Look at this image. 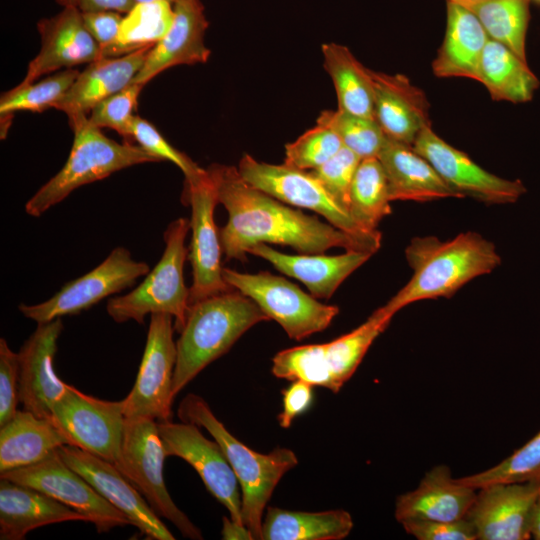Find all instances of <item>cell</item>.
<instances>
[{
	"mask_svg": "<svg viewBox=\"0 0 540 540\" xmlns=\"http://www.w3.org/2000/svg\"><path fill=\"white\" fill-rule=\"evenodd\" d=\"M206 170L218 203L228 213L219 230L227 260L246 261L248 249L259 243L290 246L300 254H320L334 247L375 254L381 246V240L349 234L253 187L234 166L211 164Z\"/></svg>",
	"mask_w": 540,
	"mask_h": 540,
	"instance_id": "obj_1",
	"label": "cell"
},
{
	"mask_svg": "<svg viewBox=\"0 0 540 540\" xmlns=\"http://www.w3.org/2000/svg\"><path fill=\"white\" fill-rule=\"evenodd\" d=\"M405 257L413 274L383 305L392 315L420 300L449 298L501 264L495 244L473 231L447 241L434 236L414 237L405 249Z\"/></svg>",
	"mask_w": 540,
	"mask_h": 540,
	"instance_id": "obj_2",
	"label": "cell"
},
{
	"mask_svg": "<svg viewBox=\"0 0 540 540\" xmlns=\"http://www.w3.org/2000/svg\"><path fill=\"white\" fill-rule=\"evenodd\" d=\"M267 320L251 298L235 289L190 305L176 342L174 397L210 363L227 353L248 329Z\"/></svg>",
	"mask_w": 540,
	"mask_h": 540,
	"instance_id": "obj_3",
	"label": "cell"
},
{
	"mask_svg": "<svg viewBox=\"0 0 540 540\" xmlns=\"http://www.w3.org/2000/svg\"><path fill=\"white\" fill-rule=\"evenodd\" d=\"M177 413L181 421L204 427L221 446L241 488L243 523L253 539L261 540L268 502L281 478L298 464L297 456L283 447L267 454L252 450L234 437L196 394L186 395Z\"/></svg>",
	"mask_w": 540,
	"mask_h": 540,
	"instance_id": "obj_4",
	"label": "cell"
},
{
	"mask_svg": "<svg viewBox=\"0 0 540 540\" xmlns=\"http://www.w3.org/2000/svg\"><path fill=\"white\" fill-rule=\"evenodd\" d=\"M74 140L61 168L26 203V213L39 217L77 188L102 180L122 169L161 160L129 142L118 143L93 126L88 116L69 121Z\"/></svg>",
	"mask_w": 540,
	"mask_h": 540,
	"instance_id": "obj_5",
	"label": "cell"
},
{
	"mask_svg": "<svg viewBox=\"0 0 540 540\" xmlns=\"http://www.w3.org/2000/svg\"><path fill=\"white\" fill-rule=\"evenodd\" d=\"M189 230L190 220L183 217L167 226L163 234L165 249L155 267L131 292L108 300L106 310L115 322L133 320L143 324L147 315L164 313L173 317L178 333L182 330L190 307L189 288L183 276Z\"/></svg>",
	"mask_w": 540,
	"mask_h": 540,
	"instance_id": "obj_6",
	"label": "cell"
},
{
	"mask_svg": "<svg viewBox=\"0 0 540 540\" xmlns=\"http://www.w3.org/2000/svg\"><path fill=\"white\" fill-rule=\"evenodd\" d=\"M393 316L382 306L363 324L335 340L279 351L272 359L271 371L277 378L301 380L337 393L352 377Z\"/></svg>",
	"mask_w": 540,
	"mask_h": 540,
	"instance_id": "obj_7",
	"label": "cell"
},
{
	"mask_svg": "<svg viewBox=\"0 0 540 540\" xmlns=\"http://www.w3.org/2000/svg\"><path fill=\"white\" fill-rule=\"evenodd\" d=\"M165 458L157 421L125 417L119 455L113 464L160 518L172 522L186 538L203 539L200 529L177 507L166 488Z\"/></svg>",
	"mask_w": 540,
	"mask_h": 540,
	"instance_id": "obj_8",
	"label": "cell"
},
{
	"mask_svg": "<svg viewBox=\"0 0 540 540\" xmlns=\"http://www.w3.org/2000/svg\"><path fill=\"white\" fill-rule=\"evenodd\" d=\"M223 278L297 341L325 330L339 313L337 306L321 303L286 278L267 271L249 274L223 268Z\"/></svg>",
	"mask_w": 540,
	"mask_h": 540,
	"instance_id": "obj_9",
	"label": "cell"
},
{
	"mask_svg": "<svg viewBox=\"0 0 540 540\" xmlns=\"http://www.w3.org/2000/svg\"><path fill=\"white\" fill-rule=\"evenodd\" d=\"M241 177L253 187L290 206L306 208L323 216L328 223L349 234L382 240L379 231L362 229L352 216L340 207L310 171L285 163L260 162L244 154L237 167Z\"/></svg>",
	"mask_w": 540,
	"mask_h": 540,
	"instance_id": "obj_10",
	"label": "cell"
},
{
	"mask_svg": "<svg viewBox=\"0 0 540 540\" xmlns=\"http://www.w3.org/2000/svg\"><path fill=\"white\" fill-rule=\"evenodd\" d=\"M174 319L169 314L150 315L145 348L135 383L123 399L125 417L171 420L173 377L177 360Z\"/></svg>",
	"mask_w": 540,
	"mask_h": 540,
	"instance_id": "obj_11",
	"label": "cell"
},
{
	"mask_svg": "<svg viewBox=\"0 0 540 540\" xmlns=\"http://www.w3.org/2000/svg\"><path fill=\"white\" fill-rule=\"evenodd\" d=\"M150 271L143 261H136L124 247L114 248L95 268L67 282L50 299L34 304H20L19 311L37 324L90 309L104 298L132 287Z\"/></svg>",
	"mask_w": 540,
	"mask_h": 540,
	"instance_id": "obj_12",
	"label": "cell"
},
{
	"mask_svg": "<svg viewBox=\"0 0 540 540\" xmlns=\"http://www.w3.org/2000/svg\"><path fill=\"white\" fill-rule=\"evenodd\" d=\"M186 199L191 207L192 232L187 256L193 274V283L189 288L190 306L234 288L223 278V250L214 220V210L218 204L217 192L206 169L186 179Z\"/></svg>",
	"mask_w": 540,
	"mask_h": 540,
	"instance_id": "obj_13",
	"label": "cell"
},
{
	"mask_svg": "<svg viewBox=\"0 0 540 540\" xmlns=\"http://www.w3.org/2000/svg\"><path fill=\"white\" fill-rule=\"evenodd\" d=\"M52 420L69 445L114 463L119 455L125 414L123 400L87 395L68 384L52 409Z\"/></svg>",
	"mask_w": 540,
	"mask_h": 540,
	"instance_id": "obj_14",
	"label": "cell"
},
{
	"mask_svg": "<svg viewBox=\"0 0 540 540\" xmlns=\"http://www.w3.org/2000/svg\"><path fill=\"white\" fill-rule=\"evenodd\" d=\"M0 478L49 495L85 516L98 533L131 525L127 516L103 498L57 451L33 465L0 473Z\"/></svg>",
	"mask_w": 540,
	"mask_h": 540,
	"instance_id": "obj_15",
	"label": "cell"
},
{
	"mask_svg": "<svg viewBox=\"0 0 540 540\" xmlns=\"http://www.w3.org/2000/svg\"><path fill=\"white\" fill-rule=\"evenodd\" d=\"M157 426L166 457H179L190 464L229 517L243 523L241 488L219 443L206 438L193 423L168 420L157 421Z\"/></svg>",
	"mask_w": 540,
	"mask_h": 540,
	"instance_id": "obj_16",
	"label": "cell"
},
{
	"mask_svg": "<svg viewBox=\"0 0 540 540\" xmlns=\"http://www.w3.org/2000/svg\"><path fill=\"white\" fill-rule=\"evenodd\" d=\"M413 148L461 198L468 196L487 204H508L516 202L526 192L520 180L504 179L486 171L467 154L445 142L431 126L421 131Z\"/></svg>",
	"mask_w": 540,
	"mask_h": 540,
	"instance_id": "obj_17",
	"label": "cell"
},
{
	"mask_svg": "<svg viewBox=\"0 0 540 540\" xmlns=\"http://www.w3.org/2000/svg\"><path fill=\"white\" fill-rule=\"evenodd\" d=\"M540 480L493 483L477 489L466 518L477 540H527Z\"/></svg>",
	"mask_w": 540,
	"mask_h": 540,
	"instance_id": "obj_18",
	"label": "cell"
},
{
	"mask_svg": "<svg viewBox=\"0 0 540 540\" xmlns=\"http://www.w3.org/2000/svg\"><path fill=\"white\" fill-rule=\"evenodd\" d=\"M57 452L103 498L125 514L131 525L147 538L154 540L175 539L141 493L113 463L72 445H63Z\"/></svg>",
	"mask_w": 540,
	"mask_h": 540,
	"instance_id": "obj_19",
	"label": "cell"
},
{
	"mask_svg": "<svg viewBox=\"0 0 540 540\" xmlns=\"http://www.w3.org/2000/svg\"><path fill=\"white\" fill-rule=\"evenodd\" d=\"M63 330L61 318L38 324L21 346L19 356V402L38 417L52 419L55 403L68 384L55 373L54 357Z\"/></svg>",
	"mask_w": 540,
	"mask_h": 540,
	"instance_id": "obj_20",
	"label": "cell"
},
{
	"mask_svg": "<svg viewBox=\"0 0 540 540\" xmlns=\"http://www.w3.org/2000/svg\"><path fill=\"white\" fill-rule=\"evenodd\" d=\"M37 30L41 48L28 64L19 84H30L59 69H70L101 58L100 47L87 31L82 13L76 8L64 7L58 14L41 19Z\"/></svg>",
	"mask_w": 540,
	"mask_h": 540,
	"instance_id": "obj_21",
	"label": "cell"
},
{
	"mask_svg": "<svg viewBox=\"0 0 540 540\" xmlns=\"http://www.w3.org/2000/svg\"><path fill=\"white\" fill-rule=\"evenodd\" d=\"M174 20L168 33L149 51L133 83L145 85L168 68L207 62L211 50L205 44L209 26L200 0L173 3Z\"/></svg>",
	"mask_w": 540,
	"mask_h": 540,
	"instance_id": "obj_22",
	"label": "cell"
},
{
	"mask_svg": "<svg viewBox=\"0 0 540 540\" xmlns=\"http://www.w3.org/2000/svg\"><path fill=\"white\" fill-rule=\"evenodd\" d=\"M477 489L454 479L447 465H437L425 473L419 485L397 497L395 518L409 520L457 521L466 518Z\"/></svg>",
	"mask_w": 540,
	"mask_h": 540,
	"instance_id": "obj_23",
	"label": "cell"
},
{
	"mask_svg": "<svg viewBox=\"0 0 540 540\" xmlns=\"http://www.w3.org/2000/svg\"><path fill=\"white\" fill-rule=\"evenodd\" d=\"M374 118L385 135L413 146L421 131L431 126L424 92L401 74L372 70Z\"/></svg>",
	"mask_w": 540,
	"mask_h": 540,
	"instance_id": "obj_24",
	"label": "cell"
},
{
	"mask_svg": "<svg viewBox=\"0 0 540 540\" xmlns=\"http://www.w3.org/2000/svg\"><path fill=\"white\" fill-rule=\"evenodd\" d=\"M152 47L89 63L53 108L64 112L68 121L87 116L103 100L132 83Z\"/></svg>",
	"mask_w": 540,
	"mask_h": 540,
	"instance_id": "obj_25",
	"label": "cell"
},
{
	"mask_svg": "<svg viewBox=\"0 0 540 540\" xmlns=\"http://www.w3.org/2000/svg\"><path fill=\"white\" fill-rule=\"evenodd\" d=\"M270 262L281 273L301 281L315 298H330L341 283L373 254L347 250L340 255L285 254L259 243L247 251Z\"/></svg>",
	"mask_w": 540,
	"mask_h": 540,
	"instance_id": "obj_26",
	"label": "cell"
},
{
	"mask_svg": "<svg viewBox=\"0 0 540 540\" xmlns=\"http://www.w3.org/2000/svg\"><path fill=\"white\" fill-rule=\"evenodd\" d=\"M377 158L386 175L391 201L461 198L413 146L387 137Z\"/></svg>",
	"mask_w": 540,
	"mask_h": 540,
	"instance_id": "obj_27",
	"label": "cell"
},
{
	"mask_svg": "<svg viewBox=\"0 0 540 540\" xmlns=\"http://www.w3.org/2000/svg\"><path fill=\"white\" fill-rule=\"evenodd\" d=\"M85 516L32 487L0 478V539L23 540L39 527Z\"/></svg>",
	"mask_w": 540,
	"mask_h": 540,
	"instance_id": "obj_28",
	"label": "cell"
},
{
	"mask_svg": "<svg viewBox=\"0 0 540 540\" xmlns=\"http://www.w3.org/2000/svg\"><path fill=\"white\" fill-rule=\"evenodd\" d=\"M488 39L473 12L447 1L444 40L432 62L434 75L478 80L480 60Z\"/></svg>",
	"mask_w": 540,
	"mask_h": 540,
	"instance_id": "obj_29",
	"label": "cell"
},
{
	"mask_svg": "<svg viewBox=\"0 0 540 540\" xmlns=\"http://www.w3.org/2000/svg\"><path fill=\"white\" fill-rule=\"evenodd\" d=\"M63 445L69 442L52 419L18 410L0 427V473L38 463Z\"/></svg>",
	"mask_w": 540,
	"mask_h": 540,
	"instance_id": "obj_30",
	"label": "cell"
},
{
	"mask_svg": "<svg viewBox=\"0 0 540 540\" xmlns=\"http://www.w3.org/2000/svg\"><path fill=\"white\" fill-rule=\"evenodd\" d=\"M496 101L524 103L533 98L539 80L507 46L488 39L480 60L478 80Z\"/></svg>",
	"mask_w": 540,
	"mask_h": 540,
	"instance_id": "obj_31",
	"label": "cell"
},
{
	"mask_svg": "<svg viewBox=\"0 0 540 540\" xmlns=\"http://www.w3.org/2000/svg\"><path fill=\"white\" fill-rule=\"evenodd\" d=\"M353 525L345 510L306 512L267 506L261 540H342Z\"/></svg>",
	"mask_w": 540,
	"mask_h": 540,
	"instance_id": "obj_32",
	"label": "cell"
},
{
	"mask_svg": "<svg viewBox=\"0 0 540 540\" xmlns=\"http://www.w3.org/2000/svg\"><path fill=\"white\" fill-rule=\"evenodd\" d=\"M323 65L335 87L338 109L374 118L372 70L363 66L344 45L324 43Z\"/></svg>",
	"mask_w": 540,
	"mask_h": 540,
	"instance_id": "obj_33",
	"label": "cell"
},
{
	"mask_svg": "<svg viewBox=\"0 0 540 540\" xmlns=\"http://www.w3.org/2000/svg\"><path fill=\"white\" fill-rule=\"evenodd\" d=\"M173 3L167 0L139 2L123 17L113 43L101 50V57H117L154 46L170 30Z\"/></svg>",
	"mask_w": 540,
	"mask_h": 540,
	"instance_id": "obj_34",
	"label": "cell"
},
{
	"mask_svg": "<svg viewBox=\"0 0 540 540\" xmlns=\"http://www.w3.org/2000/svg\"><path fill=\"white\" fill-rule=\"evenodd\" d=\"M390 202L386 175L379 159H362L350 190V215L362 229L375 232L381 220L392 213Z\"/></svg>",
	"mask_w": 540,
	"mask_h": 540,
	"instance_id": "obj_35",
	"label": "cell"
},
{
	"mask_svg": "<svg viewBox=\"0 0 540 540\" xmlns=\"http://www.w3.org/2000/svg\"><path fill=\"white\" fill-rule=\"evenodd\" d=\"M531 0H485L467 9L473 12L488 37L526 59V34Z\"/></svg>",
	"mask_w": 540,
	"mask_h": 540,
	"instance_id": "obj_36",
	"label": "cell"
},
{
	"mask_svg": "<svg viewBox=\"0 0 540 540\" xmlns=\"http://www.w3.org/2000/svg\"><path fill=\"white\" fill-rule=\"evenodd\" d=\"M79 71L64 69L38 82L18 84L6 91L0 98L1 139H4L16 112H43L53 108L55 103L73 84Z\"/></svg>",
	"mask_w": 540,
	"mask_h": 540,
	"instance_id": "obj_37",
	"label": "cell"
},
{
	"mask_svg": "<svg viewBox=\"0 0 540 540\" xmlns=\"http://www.w3.org/2000/svg\"><path fill=\"white\" fill-rule=\"evenodd\" d=\"M316 123L332 129L344 147L361 159L378 157L387 136L375 118L353 115L342 110H323Z\"/></svg>",
	"mask_w": 540,
	"mask_h": 540,
	"instance_id": "obj_38",
	"label": "cell"
},
{
	"mask_svg": "<svg viewBox=\"0 0 540 540\" xmlns=\"http://www.w3.org/2000/svg\"><path fill=\"white\" fill-rule=\"evenodd\" d=\"M457 479L475 489L493 483L540 480V430L498 464Z\"/></svg>",
	"mask_w": 540,
	"mask_h": 540,
	"instance_id": "obj_39",
	"label": "cell"
},
{
	"mask_svg": "<svg viewBox=\"0 0 540 540\" xmlns=\"http://www.w3.org/2000/svg\"><path fill=\"white\" fill-rule=\"evenodd\" d=\"M342 147L340 138L332 129L316 123L295 141L286 144L284 163L311 171L326 163Z\"/></svg>",
	"mask_w": 540,
	"mask_h": 540,
	"instance_id": "obj_40",
	"label": "cell"
},
{
	"mask_svg": "<svg viewBox=\"0 0 540 540\" xmlns=\"http://www.w3.org/2000/svg\"><path fill=\"white\" fill-rule=\"evenodd\" d=\"M144 85L130 83L128 86L99 103L88 116L89 122L101 129L110 128L131 143V128L138 98Z\"/></svg>",
	"mask_w": 540,
	"mask_h": 540,
	"instance_id": "obj_41",
	"label": "cell"
},
{
	"mask_svg": "<svg viewBox=\"0 0 540 540\" xmlns=\"http://www.w3.org/2000/svg\"><path fill=\"white\" fill-rule=\"evenodd\" d=\"M361 160L358 155L343 146L326 163L310 171L336 203L348 213L350 190Z\"/></svg>",
	"mask_w": 540,
	"mask_h": 540,
	"instance_id": "obj_42",
	"label": "cell"
},
{
	"mask_svg": "<svg viewBox=\"0 0 540 540\" xmlns=\"http://www.w3.org/2000/svg\"><path fill=\"white\" fill-rule=\"evenodd\" d=\"M131 141H136L140 147L161 161L174 163L183 172L185 180L199 175L204 170L185 153L173 147L152 123L137 115L132 122Z\"/></svg>",
	"mask_w": 540,
	"mask_h": 540,
	"instance_id": "obj_43",
	"label": "cell"
},
{
	"mask_svg": "<svg viewBox=\"0 0 540 540\" xmlns=\"http://www.w3.org/2000/svg\"><path fill=\"white\" fill-rule=\"evenodd\" d=\"M19 356L0 339V427L10 421L18 411Z\"/></svg>",
	"mask_w": 540,
	"mask_h": 540,
	"instance_id": "obj_44",
	"label": "cell"
},
{
	"mask_svg": "<svg viewBox=\"0 0 540 540\" xmlns=\"http://www.w3.org/2000/svg\"><path fill=\"white\" fill-rule=\"evenodd\" d=\"M400 524L406 533L419 540H477L467 518L457 521L409 520Z\"/></svg>",
	"mask_w": 540,
	"mask_h": 540,
	"instance_id": "obj_45",
	"label": "cell"
},
{
	"mask_svg": "<svg viewBox=\"0 0 540 540\" xmlns=\"http://www.w3.org/2000/svg\"><path fill=\"white\" fill-rule=\"evenodd\" d=\"M313 387L304 381L294 380L282 391V411L277 417L282 428H289L298 416L310 408L313 402Z\"/></svg>",
	"mask_w": 540,
	"mask_h": 540,
	"instance_id": "obj_46",
	"label": "cell"
},
{
	"mask_svg": "<svg viewBox=\"0 0 540 540\" xmlns=\"http://www.w3.org/2000/svg\"><path fill=\"white\" fill-rule=\"evenodd\" d=\"M115 11L82 13L84 25L102 49L116 39L123 17Z\"/></svg>",
	"mask_w": 540,
	"mask_h": 540,
	"instance_id": "obj_47",
	"label": "cell"
},
{
	"mask_svg": "<svg viewBox=\"0 0 540 540\" xmlns=\"http://www.w3.org/2000/svg\"><path fill=\"white\" fill-rule=\"evenodd\" d=\"M63 7H73L81 13L115 11L128 13L137 3L135 0H56Z\"/></svg>",
	"mask_w": 540,
	"mask_h": 540,
	"instance_id": "obj_48",
	"label": "cell"
},
{
	"mask_svg": "<svg viewBox=\"0 0 540 540\" xmlns=\"http://www.w3.org/2000/svg\"><path fill=\"white\" fill-rule=\"evenodd\" d=\"M221 537L224 540H252L253 536L244 523H239L230 517H223Z\"/></svg>",
	"mask_w": 540,
	"mask_h": 540,
	"instance_id": "obj_49",
	"label": "cell"
},
{
	"mask_svg": "<svg viewBox=\"0 0 540 540\" xmlns=\"http://www.w3.org/2000/svg\"><path fill=\"white\" fill-rule=\"evenodd\" d=\"M531 538L540 540V495L535 503L531 524H530Z\"/></svg>",
	"mask_w": 540,
	"mask_h": 540,
	"instance_id": "obj_50",
	"label": "cell"
},
{
	"mask_svg": "<svg viewBox=\"0 0 540 540\" xmlns=\"http://www.w3.org/2000/svg\"><path fill=\"white\" fill-rule=\"evenodd\" d=\"M447 1L456 3L458 5H461V6L465 7V8H469V7H471L473 5H476V4L480 3V2H483L485 0H447Z\"/></svg>",
	"mask_w": 540,
	"mask_h": 540,
	"instance_id": "obj_51",
	"label": "cell"
},
{
	"mask_svg": "<svg viewBox=\"0 0 540 540\" xmlns=\"http://www.w3.org/2000/svg\"><path fill=\"white\" fill-rule=\"evenodd\" d=\"M135 1H136L137 3H139V2H148V1H153V0H135ZM167 1H170V2L174 3V2H176V1H178V0H167Z\"/></svg>",
	"mask_w": 540,
	"mask_h": 540,
	"instance_id": "obj_52",
	"label": "cell"
},
{
	"mask_svg": "<svg viewBox=\"0 0 540 540\" xmlns=\"http://www.w3.org/2000/svg\"><path fill=\"white\" fill-rule=\"evenodd\" d=\"M531 1H535L536 3L540 4V0H531Z\"/></svg>",
	"mask_w": 540,
	"mask_h": 540,
	"instance_id": "obj_53",
	"label": "cell"
}]
</instances>
